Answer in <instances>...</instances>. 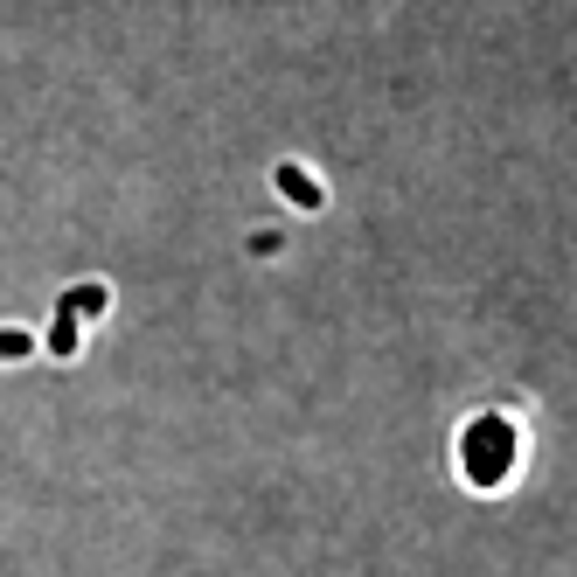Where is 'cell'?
Segmentation results:
<instances>
[{
	"instance_id": "1",
	"label": "cell",
	"mask_w": 577,
	"mask_h": 577,
	"mask_svg": "<svg viewBox=\"0 0 577 577\" xmlns=\"http://www.w3.org/2000/svg\"><path fill=\"white\" fill-rule=\"evenodd\" d=\"M279 181H286V188L299 195V202H320V188H313V181H299V174H286V167H279Z\"/></svg>"
}]
</instances>
